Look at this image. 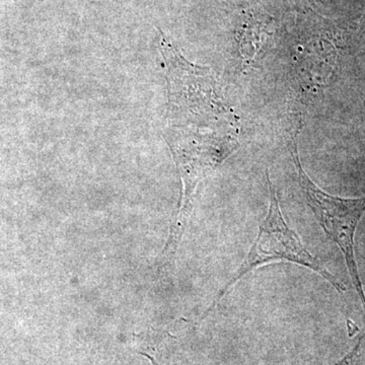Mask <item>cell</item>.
Instances as JSON below:
<instances>
[{
    "mask_svg": "<svg viewBox=\"0 0 365 365\" xmlns=\"http://www.w3.org/2000/svg\"><path fill=\"white\" fill-rule=\"evenodd\" d=\"M297 137L299 131L290 141L288 148L297 168V180L304 200L313 211L327 237L337 245L344 256L348 272L365 312V292L355 257V232L365 212V196L341 198L319 189L302 169L297 150Z\"/></svg>",
    "mask_w": 365,
    "mask_h": 365,
    "instance_id": "3",
    "label": "cell"
},
{
    "mask_svg": "<svg viewBox=\"0 0 365 365\" xmlns=\"http://www.w3.org/2000/svg\"><path fill=\"white\" fill-rule=\"evenodd\" d=\"M361 343L362 337L360 338L359 342L356 343V345L352 348L351 351L348 353V354H346L342 359L339 360L338 362H336V364L333 365H354L357 357H359L360 348H361Z\"/></svg>",
    "mask_w": 365,
    "mask_h": 365,
    "instance_id": "4",
    "label": "cell"
},
{
    "mask_svg": "<svg viewBox=\"0 0 365 365\" xmlns=\"http://www.w3.org/2000/svg\"><path fill=\"white\" fill-rule=\"evenodd\" d=\"M160 45L169 91L165 136L182 182L175 222L185 225L197 185L239 148L241 125L210 69L190 63L163 34Z\"/></svg>",
    "mask_w": 365,
    "mask_h": 365,
    "instance_id": "1",
    "label": "cell"
},
{
    "mask_svg": "<svg viewBox=\"0 0 365 365\" xmlns=\"http://www.w3.org/2000/svg\"><path fill=\"white\" fill-rule=\"evenodd\" d=\"M144 356L148 357V359H150V361L153 362V365H160L158 364L157 360H155V359H153V357L150 356V355L144 354Z\"/></svg>",
    "mask_w": 365,
    "mask_h": 365,
    "instance_id": "5",
    "label": "cell"
},
{
    "mask_svg": "<svg viewBox=\"0 0 365 365\" xmlns=\"http://www.w3.org/2000/svg\"><path fill=\"white\" fill-rule=\"evenodd\" d=\"M267 182L270 190V206H269L267 215L262 222L256 240L252 245L246 258L234 275L227 281V284L218 292L212 306L209 307L207 313L215 309L216 304L237 281L241 280L254 269L261 267L266 264L273 263V262H290V263L311 269L328 281L340 294L346 292L345 285L341 283L333 274L329 272L326 266L317 257L309 253L299 235L285 222L281 212L279 201H278L277 190L270 181L268 172Z\"/></svg>",
    "mask_w": 365,
    "mask_h": 365,
    "instance_id": "2",
    "label": "cell"
}]
</instances>
